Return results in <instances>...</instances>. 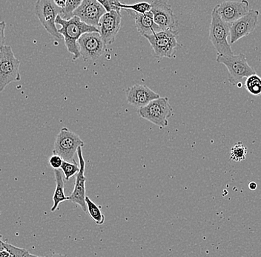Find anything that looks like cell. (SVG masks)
Instances as JSON below:
<instances>
[{
    "label": "cell",
    "mask_w": 261,
    "mask_h": 257,
    "mask_svg": "<svg viewBox=\"0 0 261 257\" xmlns=\"http://www.w3.org/2000/svg\"><path fill=\"white\" fill-rule=\"evenodd\" d=\"M56 24L61 26L58 32L63 37L65 46L68 52L73 55V60L81 57L77 41L85 33L99 32L97 27L89 26L81 20L77 16H73L71 19H64L60 15L57 16Z\"/></svg>",
    "instance_id": "cell-1"
},
{
    "label": "cell",
    "mask_w": 261,
    "mask_h": 257,
    "mask_svg": "<svg viewBox=\"0 0 261 257\" xmlns=\"http://www.w3.org/2000/svg\"><path fill=\"white\" fill-rule=\"evenodd\" d=\"M217 62L224 65L228 71V81L234 86L242 88L243 81L250 75H255V69L248 63L244 54L239 55H218Z\"/></svg>",
    "instance_id": "cell-2"
},
{
    "label": "cell",
    "mask_w": 261,
    "mask_h": 257,
    "mask_svg": "<svg viewBox=\"0 0 261 257\" xmlns=\"http://www.w3.org/2000/svg\"><path fill=\"white\" fill-rule=\"evenodd\" d=\"M230 34V24L224 22L218 12L217 6L212 11V20L208 37L218 55H232V49L228 41Z\"/></svg>",
    "instance_id": "cell-3"
},
{
    "label": "cell",
    "mask_w": 261,
    "mask_h": 257,
    "mask_svg": "<svg viewBox=\"0 0 261 257\" xmlns=\"http://www.w3.org/2000/svg\"><path fill=\"white\" fill-rule=\"evenodd\" d=\"M138 114L142 119L163 129L169 125V119L173 115V109L167 97H160L146 106L140 108Z\"/></svg>",
    "instance_id": "cell-4"
},
{
    "label": "cell",
    "mask_w": 261,
    "mask_h": 257,
    "mask_svg": "<svg viewBox=\"0 0 261 257\" xmlns=\"http://www.w3.org/2000/svg\"><path fill=\"white\" fill-rule=\"evenodd\" d=\"M20 62L14 55L10 45H4L0 50V92L13 82L21 81Z\"/></svg>",
    "instance_id": "cell-5"
},
{
    "label": "cell",
    "mask_w": 261,
    "mask_h": 257,
    "mask_svg": "<svg viewBox=\"0 0 261 257\" xmlns=\"http://www.w3.org/2000/svg\"><path fill=\"white\" fill-rule=\"evenodd\" d=\"M81 137L64 127L62 128L55 139L54 154L60 155L64 161L75 163L74 155L79 147H84Z\"/></svg>",
    "instance_id": "cell-6"
},
{
    "label": "cell",
    "mask_w": 261,
    "mask_h": 257,
    "mask_svg": "<svg viewBox=\"0 0 261 257\" xmlns=\"http://www.w3.org/2000/svg\"><path fill=\"white\" fill-rule=\"evenodd\" d=\"M177 31L166 30L144 37L149 42L155 56L171 58L179 47L177 40Z\"/></svg>",
    "instance_id": "cell-7"
},
{
    "label": "cell",
    "mask_w": 261,
    "mask_h": 257,
    "mask_svg": "<svg viewBox=\"0 0 261 257\" xmlns=\"http://www.w3.org/2000/svg\"><path fill=\"white\" fill-rule=\"evenodd\" d=\"M61 13L62 8L58 7L54 0H37L36 16L48 34L57 39L63 37L56 26L57 16L60 15Z\"/></svg>",
    "instance_id": "cell-8"
},
{
    "label": "cell",
    "mask_w": 261,
    "mask_h": 257,
    "mask_svg": "<svg viewBox=\"0 0 261 257\" xmlns=\"http://www.w3.org/2000/svg\"><path fill=\"white\" fill-rule=\"evenodd\" d=\"M77 43L81 57L86 60H98L105 54L107 45L99 32L85 33Z\"/></svg>",
    "instance_id": "cell-9"
},
{
    "label": "cell",
    "mask_w": 261,
    "mask_h": 257,
    "mask_svg": "<svg viewBox=\"0 0 261 257\" xmlns=\"http://www.w3.org/2000/svg\"><path fill=\"white\" fill-rule=\"evenodd\" d=\"M260 11L251 9L243 17L230 24V44L236 43L254 32L258 24Z\"/></svg>",
    "instance_id": "cell-10"
},
{
    "label": "cell",
    "mask_w": 261,
    "mask_h": 257,
    "mask_svg": "<svg viewBox=\"0 0 261 257\" xmlns=\"http://www.w3.org/2000/svg\"><path fill=\"white\" fill-rule=\"evenodd\" d=\"M122 16L120 11H107L101 17L98 25V30L106 45H112L115 41L116 36L121 28Z\"/></svg>",
    "instance_id": "cell-11"
},
{
    "label": "cell",
    "mask_w": 261,
    "mask_h": 257,
    "mask_svg": "<svg viewBox=\"0 0 261 257\" xmlns=\"http://www.w3.org/2000/svg\"><path fill=\"white\" fill-rule=\"evenodd\" d=\"M83 147H79L77 150V158L79 160L80 170L76 176L74 188L73 192L68 196V200L71 201L73 204H78L83 209V212L87 214V207H86V178L85 176V170H86V161L83 155Z\"/></svg>",
    "instance_id": "cell-12"
},
{
    "label": "cell",
    "mask_w": 261,
    "mask_h": 257,
    "mask_svg": "<svg viewBox=\"0 0 261 257\" xmlns=\"http://www.w3.org/2000/svg\"><path fill=\"white\" fill-rule=\"evenodd\" d=\"M107 12L106 8L97 0H83L81 6L73 13L85 24L98 27L101 17Z\"/></svg>",
    "instance_id": "cell-13"
},
{
    "label": "cell",
    "mask_w": 261,
    "mask_h": 257,
    "mask_svg": "<svg viewBox=\"0 0 261 257\" xmlns=\"http://www.w3.org/2000/svg\"><path fill=\"white\" fill-rule=\"evenodd\" d=\"M151 12L154 16L155 24L159 26L161 31H174L177 27V19L171 6L163 0H155L151 4Z\"/></svg>",
    "instance_id": "cell-14"
},
{
    "label": "cell",
    "mask_w": 261,
    "mask_h": 257,
    "mask_svg": "<svg viewBox=\"0 0 261 257\" xmlns=\"http://www.w3.org/2000/svg\"><path fill=\"white\" fill-rule=\"evenodd\" d=\"M217 8L221 19L229 24L246 15L250 10L248 0L224 1L217 5Z\"/></svg>",
    "instance_id": "cell-15"
},
{
    "label": "cell",
    "mask_w": 261,
    "mask_h": 257,
    "mask_svg": "<svg viewBox=\"0 0 261 257\" xmlns=\"http://www.w3.org/2000/svg\"><path fill=\"white\" fill-rule=\"evenodd\" d=\"M160 98L159 95L146 85L136 84L127 89V101L132 106L140 108L146 106L154 100Z\"/></svg>",
    "instance_id": "cell-16"
},
{
    "label": "cell",
    "mask_w": 261,
    "mask_h": 257,
    "mask_svg": "<svg viewBox=\"0 0 261 257\" xmlns=\"http://www.w3.org/2000/svg\"><path fill=\"white\" fill-rule=\"evenodd\" d=\"M125 11L135 19V26L138 32L143 37L161 32L159 26L154 22V16L151 11L146 14H139L132 10H125Z\"/></svg>",
    "instance_id": "cell-17"
},
{
    "label": "cell",
    "mask_w": 261,
    "mask_h": 257,
    "mask_svg": "<svg viewBox=\"0 0 261 257\" xmlns=\"http://www.w3.org/2000/svg\"><path fill=\"white\" fill-rule=\"evenodd\" d=\"M55 181L56 188L53 195V206L50 208L51 212H55L58 208L60 203L68 200V196L65 194V182L63 181V173L61 170H55Z\"/></svg>",
    "instance_id": "cell-18"
},
{
    "label": "cell",
    "mask_w": 261,
    "mask_h": 257,
    "mask_svg": "<svg viewBox=\"0 0 261 257\" xmlns=\"http://www.w3.org/2000/svg\"><path fill=\"white\" fill-rule=\"evenodd\" d=\"M86 207H87V213L89 214L91 219L95 222L96 225H103L106 221V217L102 214L100 207L97 205L94 201H91L89 196H86Z\"/></svg>",
    "instance_id": "cell-19"
},
{
    "label": "cell",
    "mask_w": 261,
    "mask_h": 257,
    "mask_svg": "<svg viewBox=\"0 0 261 257\" xmlns=\"http://www.w3.org/2000/svg\"><path fill=\"white\" fill-rule=\"evenodd\" d=\"M244 87L254 96H261V78L257 74L250 75L246 79Z\"/></svg>",
    "instance_id": "cell-20"
},
{
    "label": "cell",
    "mask_w": 261,
    "mask_h": 257,
    "mask_svg": "<svg viewBox=\"0 0 261 257\" xmlns=\"http://www.w3.org/2000/svg\"><path fill=\"white\" fill-rule=\"evenodd\" d=\"M247 155V148L242 142H238L230 152V160L236 162H241L246 159Z\"/></svg>",
    "instance_id": "cell-21"
},
{
    "label": "cell",
    "mask_w": 261,
    "mask_h": 257,
    "mask_svg": "<svg viewBox=\"0 0 261 257\" xmlns=\"http://www.w3.org/2000/svg\"><path fill=\"white\" fill-rule=\"evenodd\" d=\"M28 250L13 246L8 242H4V248L0 251V257H24Z\"/></svg>",
    "instance_id": "cell-22"
},
{
    "label": "cell",
    "mask_w": 261,
    "mask_h": 257,
    "mask_svg": "<svg viewBox=\"0 0 261 257\" xmlns=\"http://www.w3.org/2000/svg\"><path fill=\"white\" fill-rule=\"evenodd\" d=\"M119 7L125 11V10H132L139 14H146V13L151 11V4L146 3V2H141V3H134V4H125V3H121Z\"/></svg>",
    "instance_id": "cell-23"
},
{
    "label": "cell",
    "mask_w": 261,
    "mask_h": 257,
    "mask_svg": "<svg viewBox=\"0 0 261 257\" xmlns=\"http://www.w3.org/2000/svg\"><path fill=\"white\" fill-rule=\"evenodd\" d=\"M83 0H67L65 7L62 9L60 16H63V19H69L73 16V13L83 3Z\"/></svg>",
    "instance_id": "cell-24"
},
{
    "label": "cell",
    "mask_w": 261,
    "mask_h": 257,
    "mask_svg": "<svg viewBox=\"0 0 261 257\" xmlns=\"http://www.w3.org/2000/svg\"><path fill=\"white\" fill-rule=\"evenodd\" d=\"M60 169L64 174L65 180L68 181L70 178L77 174L80 170V165H77L76 162L71 163V162L63 161Z\"/></svg>",
    "instance_id": "cell-25"
},
{
    "label": "cell",
    "mask_w": 261,
    "mask_h": 257,
    "mask_svg": "<svg viewBox=\"0 0 261 257\" xmlns=\"http://www.w3.org/2000/svg\"><path fill=\"white\" fill-rule=\"evenodd\" d=\"M99 2L104 8H106V11H111L115 10V11H121V8L119 7L121 2L119 0H97Z\"/></svg>",
    "instance_id": "cell-26"
},
{
    "label": "cell",
    "mask_w": 261,
    "mask_h": 257,
    "mask_svg": "<svg viewBox=\"0 0 261 257\" xmlns=\"http://www.w3.org/2000/svg\"><path fill=\"white\" fill-rule=\"evenodd\" d=\"M64 160L63 158L58 155H55L54 154L50 158H49V165H50L54 170H60L61 168L62 165Z\"/></svg>",
    "instance_id": "cell-27"
},
{
    "label": "cell",
    "mask_w": 261,
    "mask_h": 257,
    "mask_svg": "<svg viewBox=\"0 0 261 257\" xmlns=\"http://www.w3.org/2000/svg\"><path fill=\"white\" fill-rule=\"evenodd\" d=\"M6 26L0 29V50L5 45L6 42V34H5V30H6Z\"/></svg>",
    "instance_id": "cell-28"
},
{
    "label": "cell",
    "mask_w": 261,
    "mask_h": 257,
    "mask_svg": "<svg viewBox=\"0 0 261 257\" xmlns=\"http://www.w3.org/2000/svg\"><path fill=\"white\" fill-rule=\"evenodd\" d=\"M54 1L58 7L63 9L65 7V5H66L67 0H54Z\"/></svg>",
    "instance_id": "cell-29"
},
{
    "label": "cell",
    "mask_w": 261,
    "mask_h": 257,
    "mask_svg": "<svg viewBox=\"0 0 261 257\" xmlns=\"http://www.w3.org/2000/svg\"><path fill=\"white\" fill-rule=\"evenodd\" d=\"M257 184H256L255 182H254V181H251V182L249 183V188L251 191H255V190L257 189Z\"/></svg>",
    "instance_id": "cell-30"
},
{
    "label": "cell",
    "mask_w": 261,
    "mask_h": 257,
    "mask_svg": "<svg viewBox=\"0 0 261 257\" xmlns=\"http://www.w3.org/2000/svg\"><path fill=\"white\" fill-rule=\"evenodd\" d=\"M50 257H67V255L62 254V253H53Z\"/></svg>",
    "instance_id": "cell-31"
},
{
    "label": "cell",
    "mask_w": 261,
    "mask_h": 257,
    "mask_svg": "<svg viewBox=\"0 0 261 257\" xmlns=\"http://www.w3.org/2000/svg\"><path fill=\"white\" fill-rule=\"evenodd\" d=\"M24 257H42L37 256V255L32 254V253H29V251L26 252L25 254H24ZM45 257V256H44Z\"/></svg>",
    "instance_id": "cell-32"
},
{
    "label": "cell",
    "mask_w": 261,
    "mask_h": 257,
    "mask_svg": "<svg viewBox=\"0 0 261 257\" xmlns=\"http://www.w3.org/2000/svg\"><path fill=\"white\" fill-rule=\"evenodd\" d=\"M4 248V242L2 241V236L0 235V251Z\"/></svg>",
    "instance_id": "cell-33"
},
{
    "label": "cell",
    "mask_w": 261,
    "mask_h": 257,
    "mask_svg": "<svg viewBox=\"0 0 261 257\" xmlns=\"http://www.w3.org/2000/svg\"><path fill=\"white\" fill-rule=\"evenodd\" d=\"M4 26H6V24L5 21H3V22L0 24V29H1V28L4 27Z\"/></svg>",
    "instance_id": "cell-34"
},
{
    "label": "cell",
    "mask_w": 261,
    "mask_h": 257,
    "mask_svg": "<svg viewBox=\"0 0 261 257\" xmlns=\"http://www.w3.org/2000/svg\"><path fill=\"white\" fill-rule=\"evenodd\" d=\"M2 22H0V24H1Z\"/></svg>",
    "instance_id": "cell-35"
}]
</instances>
